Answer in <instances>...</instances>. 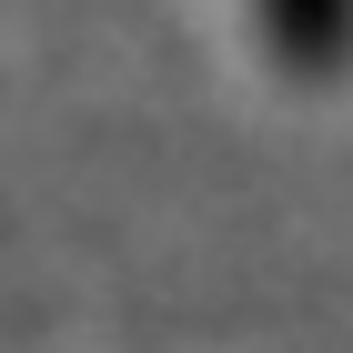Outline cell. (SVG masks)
Here are the masks:
<instances>
[{
	"instance_id": "obj_1",
	"label": "cell",
	"mask_w": 353,
	"mask_h": 353,
	"mask_svg": "<svg viewBox=\"0 0 353 353\" xmlns=\"http://www.w3.org/2000/svg\"><path fill=\"white\" fill-rule=\"evenodd\" d=\"M252 21L293 71H333V51H343V0H252Z\"/></svg>"
}]
</instances>
